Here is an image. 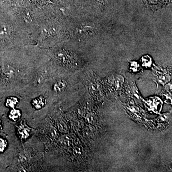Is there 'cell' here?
Masks as SVG:
<instances>
[{
	"label": "cell",
	"mask_w": 172,
	"mask_h": 172,
	"mask_svg": "<svg viewBox=\"0 0 172 172\" xmlns=\"http://www.w3.org/2000/svg\"><path fill=\"white\" fill-rule=\"evenodd\" d=\"M64 88L65 83L63 82H57L54 86V90L55 92H60L63 91Z\"/></svg>",
	"instance_id": "obj_5"
},
{
	"label": "cell",
	"mask_w": 172,
	"mask_h": 172,
	"mask_svg": "<svg viewBox=\"0 0 172 172\" xmlns=\"http://www.w3.org/2000/svg\"><path fill=\"white\" fill-rule=\"evenodd\" d=\"M1 129V121H0V130Z\"/></svg>",
	"instance_id": "obj_8"
},
{
	"label": "cell",
	"mask_w": 172,
	"mask_h": 172,
	"mask_svg": "<svg viewBox=\"0 0 172 172\" xmlns=\"http://www.w3.org/2000/svg\"><path fill=\"white\" fill-rule=\"evenodd\" d=\"M25 125H20L19 127V134L22 138L27 139L29 136V130Z\"/></svg>",
	"instance_id": "obj_3"
},
{
	"label": "cell",
	"mask_w": 172,
	"mask_h": 172,
	"mask_svg": "<svg viewBox=\"0 0 172 172\" xmlns=\"http://www.w3.org/2000/svg\"><path fill=\"white\" fill-rule=\"evenodd\" d=\"M7 145L6 140L2 138H0V153L3 152L5 150Z\"/></svg>",
	"instance_id": "obj_6"
},
{
	"label": "cell",
	"mask_w": 172,
	"mask_h": 172,
	"mask_svg": "<svg viewBox=\"0 0 172 172\" xmlns=\"http://www.w3.org/2000/svg\"><path fill=\"white\" fill-rule=\"evenodd\" d=\"M19 101L15 97H9L6 100L5 105L7 107L10 108H14L17 105Z\"/></svg>",
	"instance_id": "obj_4"
},
{
	"label": "cell",
	"mask_w": 172,
	"mask_h": 172,
	"mask_svg": "<svg viewBox=\"0 0 172 172\" xmlns=\"http://www.w3.org/2000/svg\"><path fill=\"white\" fill-rule=\"evenodd\" d=\"M7 30L5 27H0V37H5L7 34Z\"/></svg>",
	"instance_id": "obj_7"
},
{
	"label": "cell",
	"mask_w": 172,
	"mask_h": 172,
	"mask_svg": "<svg viewBox=\"0 0 172 172\" xmlns=\"http://www.w3.org/2000/svg\"><path fill=\"white\" fill-rule=\"evenodd\" d=\"M46 100L44 97H40L36 98L32 101V105L36 109H41L45 105Z\"/></svg>",
	"instance_id": "obj_1"
},
{
	"label": "cell",
	"mask_w": 172,
	"mask_h": 172,
	"mask_svg": "<svg viewBox=\"0 0 172 172\" xmlns=\"http://www.w3.org/2000/svg\"><path fill=\"white\" fill-rule=\"evenodd\" d=\"M21 116V111L17 109L13 108L10 112L9 117L12 120L16 121L20 118Z\"/></svg>",
	"instance_id": "obj_2"
}]
</instances>
